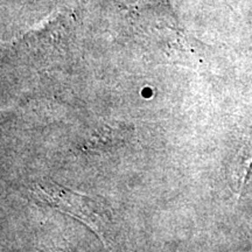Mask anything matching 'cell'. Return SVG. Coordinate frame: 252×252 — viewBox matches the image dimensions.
<instances>
[{
  "instance_id": "cell-1",
  "label": "cell",
  "mask_w": 252,
  "mask_h": 252,
  "mask_svg": "<svg viewBox=\"0 0 252 252\" xmlns=\"http://www.w3.org/2000/svg\"><path fill=\"white\" fill-rule=\"evenodd\" d=\"M36 202L80 220L108 245L112 220L109 210L94 198L72 193L53 181H42L32 188Z\"/></svg>"
},
{
  "instance_id": "cell-2",
  "label": "cell",
  "mask_w": 252,
  "mask_h": 252,
  "mask_svg": "<svg viewBox=\"0 0 252 252\" xmlns=\"http://www.w3.org/2000/svg\"><path fill=\"white\" fill-rule=\"evenodd\" d=\"M231 187L238 196L252 190V137L238 150L231 166Z\"/></svg>"
}]
</instances>
